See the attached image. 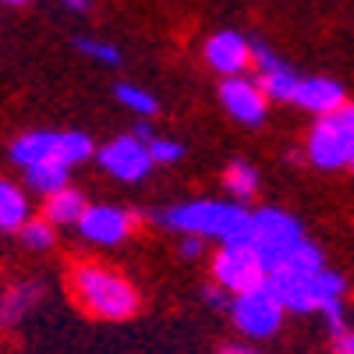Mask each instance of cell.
<instances>
[{
    "label": "cell",
    "instance_id": "6da1fadb",
    "mask_svg": "<svg viewBox=\"0 0 354 354\" xmlns=\"http://www.w3.org/2000/svg\"><path fill=\"white\" fill-rule=\"evenodd\" d=\"M156 223L185 230V234H198V238H216L223 245H248L252 238V213H245L241 205L213 202V198L163 209L156 213Z\"/></svg>",
    "mask_w": 354,
    "mask_h": 354
},
{
    "label": "cell",
    "instance_id": "7a4b0ae2",
    "mask_svg": "<svg viewBox=\"0 0 354 354\" xmlns=\"http://www.w3.org/2000/svg\"><path fill=\"white\" fill-rule=\"evenodd\" d=\"M71 287L75 298L100 319H128L138 308L135 287L103 266H78L71 273Z\"/></svg>",
    "mask_w": 354,
    "mask_h": 354
},
{
    "label": "cell",
    "instance_id": "3957f363",
    "mask_svg": "<svg viewBox=\"0 0 354 354\" xmlns=\"http://www.w3.org/2000/svg\"><path fill=\"white\" fill-rule=\"evenodd\" d=\"M270 287L290 312H330L344 305V277L333 270H319L312 277L294 273H270Z\"/></svg>",
    "mask_w": 354,
    "mask_h": 354
},
{
    "label": "cell",
    "instance_id": "277c9868",
    "mask_svg": "<svg viewBox=\"0 0 354 354\" xmlns=\"http://www.w3.org/2000/svg\"><path fill=\"white\" fill-rule=\"evenodd\" d=\"M248 245L262 255L266 270L273 273L305 245V230L298 227V220H290L287 213L259 209V213H252V238H248Z\"/></svg>",
    "mask_w": 354,
    "mask_h": 354
},
{
    "label": "cell",
    "instance_id": "5b68a950",
    "mask_svg": "<svg viewBox=\"0 0 354 354\" xmlns=\"http://www.w3.org/2000/svg\"><path fill=\"white\" fill-rule=\"evenodd\" d=\"M283 312L287 305L277 298V290L266 283V287H255V290H245L234 298L230 305V315H234V326L245 330L248 337H273L283 322Z\"/></svg>",
    "mask_w": 354,
    "mask_h": 354
},
{
    "label": "cell",
    "instance_id": "8992f818",
    "mask_svg": "<svg viewBox=\"0 0 354 354\" xmlns=\"http://www.w3.org/2000/svg\"><path fill=\"white\" fill-rule=\"evenodd\" d=\"M213 273H216L220 287H227L234 294H245V290L270 283V270H266L262 255L252 245H223L213 259Z\"/></svg>",
    "mask_w": 354,
    "mask_h": 354
},
{
    "label": "cell",
    "instance_id": "52a82bcc",
    "mask_svg": "<svg viewBox=\"0 0 354 354\" xmlns=\"http://www.w3.org/2000/svg\"><path fill=\"white\" fill-rule=\"evenodd\" d=\"M308 156L322 170H337V167L351 163L354 160V128L340 113L319 117V124L312 128V138H308Z\"/></svg>",
    "mask_w": 354,
    "mask_h": 354
},
{
    "label": "cell",
    "instance_id": "ba28073f",
    "mask_svg": "<svg viewBox=\"0 0 354 354\" xmlns=\"http://www.w3.org/2000/svg\"><path fill=\"white\" fill-rule=\"evenodd\" d=\"M100 163L113 177H121V181H142L156 160L149 153V142H142L138 135H124V138H113L110 145H103Z\"/></svg>",
    "mask_w": 354,
    "mask_h": 354
},
{
    "label": "cell",
    "instance_id": "9c48e42d",
    "mask_svg": "<svg viewBox=\"0 0 354 354\" xmlns=\"http://www.w3.org/2000/svg\"><path fill=\"white\" fill-rule=\"evenodd\" d=\"M135 227V216L124 209H113V205H93L85 209V216L78 220V230L85 241L93 245H117L128 238V230Z\"/></svg>",
    "mask_w": 354,
    "mask_h": 354
},
{
    "label": "cell",
    "instance_id": "30bf717a",
    "mask_svg": "<svg viewBox=\"0 0 354 354\" xmlns=\"http://www.w3.org/2000/svg\"><path fill=\"white\" fill-rule=\"evenodd\" d=\"M220 100L223 106L230 110V117H238L241 124H262L266 117V96L259 82H248V78H238L230 75L223 85H220Z\"/></svg>",
    "mask_w": 354,
    "mask_h": 354
},
{
    "label": "cell",
    "instance_id": "8fae6325",
    "mask_svg": "<svg viewBox=\"0 0 354 354\" xmlns=\"http://www.w3.org/2000/svg\"><path fill=\"white\" fill-rule=\"evenodd\" d=\"M205 61L213 64V71L230 78V75L245 71L248 61H255V53H252L245 36H238V32H216L209 39V46H205Z\"/></svg>",
    "mask_w": 354,
    "mask_h": 354
},
{
    "label": "cell",
    "instance_id": "7c38bea8",
    "mask_svg": "<svg viewBox=\"0 0 354 354\" xmlns=\"http://www.w3.org/2000/svg\"><path fill=\"white\" fill-rule=\"evenodd\" d=\"M290 103H298L319 117H326V113H337L344 106V88L330 78H301L298 82V93H294Z\"/></svg>",
    "mask_w": 354,
    "mask_h": 354
},
{
    "label": "cell",
    "instance_id": "4fadbf2b",
    "mask_svg": "<svg viewBox=\"0 0 354 354\" xmlns=\"http://www.w3.org/2000/svg\"><path fill=\"white\" fill-rule=\"evenodd\" d=\"M57 145H61V135L28 131V135H21V138L11 145V160H15L18 167H32V163L53 160V156H57Z\"/></svg>",
    "mask_w": 354,
    "mask_h": 354
},
{
    "label": "cell",
    "instance_id": "5bb4252c",
    "mask_svg": "<svg viewBox=\"0 0 354 354\" xmlns=\"http://www.w3.org/2000/svg\"><path fill=\"white\" fill-rule=\"evenodd\" d=\"M68 163H61V160H43V163H32V167H25V181L32 185L36 192H43V195H53V192H61V188H68Z\"/></svg>",
    "mask_w": 354,
    "mask_h": 354
},
{
    "label": "cell",
    "instance_id": "9a60e30c",
    "mask_svg": "<svg viewBox=\"0 0 354 354\" xmlns=\"http://www.w3.org/2000/svg\"><path fill=\"white\" fill-rule=\"evenodd\" d=\"M85 198H82V192H75V188H61V192H53V195H46V220L50 223H78L82 216H85Z\"/></svg>",
    "mask_w": 354,
    "mask_h": 354
},
{
    "label": "cell",
    "instance_id": "2e32d148",
    "mask_svg": "<svg viewBox=\"0 0 354 354\" xmlns=\"http://www.w3.org/2000/svg\"><path fill=\"white\" fill-rule=\"evenodd\" d=\"M25 223H28V202H25V195L11 181H4V185H0V227H4V230H18Z\"/></svg>",
    "mask_w": 354,
    "mask_h": 354
},
{
    "label": "cell",
    "instance_id": "e0dca14e",
    "mask_svg": "<svg viewBox=\"0 0 354 354\" xmlns=\"http://www.w3.org/2000/svg\"><path fill=\"white\" fill-rule=\"evenodd\" d=\"M298 75H294L287 64L277 68V71H262V93L270 96V100H294V93H298Z\"/></svg>",
    "mask_w": 354,
    "mask_h": 354
},
{
    "label": "cell",
    "instance_id": "ac0fdd59",
    "mask_svg": "<svg viewBox=\"0 0 354 354\" xmlns=\"http://www.w3.org/2000/svg\"><path fill=\"white\" fill-rule=\"evenodd\" d=\"M88 156H93V142H88V135H82V131H64L61 135V145H57V160L61 163L75 167V163H82Z\"/></svg>",
    "mask_w": 354,
    "mask_h": 354
},
{
    "label": "cell",
    "instance_id": "d6986e66",
    "mask_svg": "<svg viewBox=\"0 0 354 354\" xmlns=\"http://www.w3.org/2000/svg\"><path fill=\"white\" fill-rule=\"evenodd\" d=\"M227 188L238 195V198H248V195L259 188V174H255L248 163H230V167H227Z\"/></svg>",
    "mask_w": 354,
    "mask_h": 354
},
{
    "label": "cell",
    "instance_id": "ffe728a7",
    "mask_svg": "<svg viewBox=\"0 0 354 354\" xmlns=\"http://www.w3.org/2000/svg\"><path fill=\"white\" fill-rule=\"evenodd\" d=\"M117 93V100H121L124 106H131L135 113H142V117H153L156 113V100L145 93V88H135V85H117L113 88Z\"/></svg>",
    "mask_w": 354,
    "mask_h": 354
},
{
    "label": "cell",
    "instance_id": "44dd1931",
    "mask_svg": "<svg viewBox=\"0 0 354 354\" xmlns=\"http://www.w3.org/2000/svg\"><path fill=\"white\" fill-rule=\"evenodd\" d=\"M21 241L28 248H36V252H46L53 245V223L50 220H28L21 227Z\"/></svg>",
    "mask_w": 354,
    "mask_h": 354
},
{
    "label": "cell",
    "instance_id": "7402d4cb",
    "mask_svg": "<svg viewBox=\"0 0 354 354\" xmlns=\"http://www.w3.org/2000/svg\"><path fill=\"white\" fill-rule=\"evenodd\" d=\"M75 46L85 53V57H93V61H103V64H110V68H117L121 64V50H117L113 43H100V39H75Z\"/></svg>",
    "mask_w": 354,
    "mask_h": 354
},
{
    "label": "cell",
    "instance_id": "603a6c76",
    "mask_svg": "<svg viewBox=\"0 0 354 354\" xmlns=\"http://www.w3.org/2000/svg\"><path fill=\"white\" fill-rule=\"evenodd\" d=\"M149 153H153L156 163H177V160L185 156L181 142H170V138H153V142H149Z\"/></svg>",
    "mask_w": 354,
    "mask_h": 354
},
{
    "label": "cell",
    "instance_id": "cb8c5ba5",
    "mask_svg": "<svg viewBox=\"0 0 354 354\" xmlns=\"http://www.w3.org/2000/svg\"><path fill=\"white\" fill-rule=\"evenodd\" d=\"M36 294H39V287H36V283H25V287L11 290V298H8V305H4V319L11 322L18 308H25V305H32V298H36Z\"/></svg>",
    "mask_w": 354,
    "mask_h": 354
},
{
    "label": "cell",
    "instance_id": "d4e9b609",
    "mask_svg": "<svg viewBox=\"0 0 354 354\" xmlns=\"http://www.w3.org/2000/svg\"><path fill=\"white\" fill-rule=\"evenodd\" d=\"M252 53H255V61H259V68H262V71H277V68H283V61H277V57H273L270 50H266L262 43H255V46H252Z\"/></svg>",
    "mask_w": 354,
    "mask_h": 354
},
{
    "label": "cell",
    "instance_id": "484cf974",
    "mask_svg": "<svg viewBox=\"0 0 354 354\" xmlns=\"http://www.w3.org/2000/svg\"><path fill=\"white\" fill-rule=\"evenodd\" d=\"M337 354H354V333L344 330V333L337 337Z\"/></svg>",
    "mask_w": 354,
    "mask_h": 354
},
{
    "label": "cell",
    "instance_id": "4316f807",
    "mask_svg": "<svg viewBox=\"0 0 354 354\" xmlns=\"http://www.w3.org/2000/svg\"><path fill=\"white\" fill-rule=\"evenodd\" d=\"M198 252H202V241H198V234H192V238H188V241L181 245V255H188V259H195Z\"/></svg>",
    "mask_w": 354,
    "mask_h": 354
},
{
    "label": "cell",
    "instance_id": "83f0119b",
    "mask_svg": "<svg viewBox=\"0 0 354 354\" xmlns=\"http://www.w3.org/2000/svg\"><path fill=\"white\" fill-rule=\"evenodd\" d=\"M337 113H340V117H344V121H347V124L354 128V103H344V106H340Z\"/></svg>",
    "mask_w": 354,
    "mask_h": 354
},
{
    "label": "cell",
    "instance_id": "f1b7e54d",
    "mask_svg": "<svg viewBox=\"0 0 354 354\" xmlns=\"http://www.w3.org/2000/svg\"><path fill=\"white\" fill-rule=\"evenodd\" d=\"M135 135H138V138H142V142H153V138H156V135H153V128H149V124H138V128H135Z\"/></svg>",
    "mask_w": 354,
    "mask_h": 354
},
{
    "label": "cell",
    "instance_id": "f546056e",
    "mask_svg": "<svg viewBox=\"0 0 354 354\" xmlns=\"http://www.w3.org/2000/svg\"><path fill=\"white\" fill-rule=\"evenodd\" d=\"M205 298H209V305H223V294H220L216 287H209V290H205Z\"/></svg>",
    "mask_w": 354,
    "mask_h": 354
},
{
    "label": "cell",
    "instance_id": "4dcf8cb0",
    "mask_svg": "<svg viewBox=\"0 0 354 354\" xmlns=\"http://www.w3.org/2000/svg\"><path fill=\"white\" fill-rule=\"evenodd\" d=\"M68 4H71L75 11H88V0H68Z\"/></svg>",
    "mask_w": 354,
    "mask_h": 354
},
{
    "label": "cell",
    "instance_id": "1f68e13d",
    "mask_svg": "<svg viewBox=\"0 0 354 354\" xmlns=\"http://www.w3.org/2000/svg\"><path fill=\"white\" fill-rule=\"evenodd\" d=\"M223 354H255V351H248V347H227Z\"/></svg>",
    "mask_w": 354,
    "mask_h": 354
},
{
    "label": "cell",
    "instance_id": "d6a6232c",
    "mask_svg": "<svg viewBox=\"0 0 354 354\" xmlns=\"http://www.w3.org/2000/svg\"><path fill=\"white\" fill-rule=\"evenodd\" d=\"M4 4H28V0H4Z\"/></svg>",
    "mask_w": 354,
    "mask_h": 354
},
{
    "label": "cell",
    "instance_id": "836d02e7",
    "mask_svg": "<svg viewBox=\"0 0 354 354\" xmlns=\"http://www.w3.org/2000/svg\"><path fill=\"white\" fill-rule=\"evenodd\" d=\"M351 167H354V160H351Z\"/></svg>",
    "mask_w": 354,
    "mask_h": 354
}]
</instances>
